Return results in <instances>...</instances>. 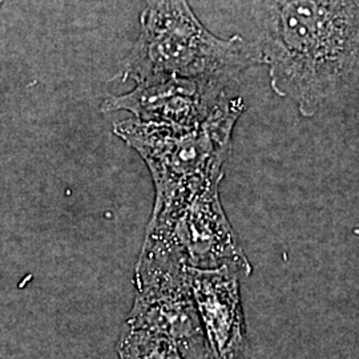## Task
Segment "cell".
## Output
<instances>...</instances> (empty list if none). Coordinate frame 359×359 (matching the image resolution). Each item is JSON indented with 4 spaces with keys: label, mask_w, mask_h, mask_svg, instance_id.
Wrapping results in <instances>:
<instances>
[{
    "label": "cell",
    "mask_w": 359,
    "mask_h": 359,
    "mask_svg": "<svg viewBox=\"0 0 359 359\" xmlns=\"http://www.w3.org/2000/svg\"><path fill=\"white\" fill-rule=\"evenodd\" d=\"M270 86L304 117L359 76V0H262Z\"/></svg>",
    "instance_id": "6da1fadb"
},
{
    "label": "cell",
    "mask_w": 359,
    "mask_h": 359,
    "mask_svg": "<svg viewBox=\"0 0 359 359\" xmlns=\"http://www.w3.org/2000/svg\"><path fill=\"white\" fill-rule=\"evenodd\" d=\"M262 63L258 43L206 29L188 0H147L140 34L116 77L136 84L154 77H216L231 81Z\"/></svg>",
    "instance_id": "7a4b0ae2"
},
{
    "label": "cell",
    "mask_w": 359,
    "mask_h": 359,
    "mask_svg": "<svg viewBox=\"0 0 359 359\" xmlns=\"http://www.w3.org/2000/svg\"><path fill=\"white\" fill-rule=\"evenodd\" d=\"M244 109L241 97H228L194 128L144 123L133 117L116 121L114 133L142 156L154 179V203H161L224 177L231 132Z\"/></svg>",
    "instance_id": "3957f363"
},
{
    "label": "cell",
    "mask_w": 359,
    "mask_h": 359,
    "mask_svg": "<svg viewBox=\"0 0 359 359\" xmlns=\"http://www.w3.org/2000/svg\"><path fill=\"white\" fill-rule=\"evenodd\" d=\"M221 180L154 204L139 261L197 269L231 266L249 276L252 266L219 203Z\"/></svg>",
    "instance_id": "277c9868"
},
{
    "label": "cell",
    "mask_w": 359,
    "mask_h": 359,
    "mask_svg": "<svg viewBox=\"0 0 359 359\" xmlns=\"http://www.w3.org/2000/svg\"><path fill=\"white\" fill-rule=\"evenodd\" d=\"M136 297L127 325L164 334L185 359L210 355L185 266L137 262Z\"/></svg>",
    "instance_id": "5b68a950"
},
{
    "label": "cell",
    "mask_w": 359,
    "mask_h": 359,
    "mask_svg": "<svg viewBox=\"0 0 359 359\" xmlns=\"http://www.w3.org/2000/svg\"><path fill=\"white\" fill-rule=\"evenodd\" d=\"M228 83L216 77H154L128 93L107 97L102 111H127L144 123L194 128L228 99Z\"/></svg>",
    "instance_id": "8992f818"
},
{
    "label": "cell",
    "mask_w": 359,
    "mask_h": 359,
    "mask_svg": "<svg viewBox=\"0 0 359 359\" xmlns=\"http://www.w3.org/2000/svg\"><path fill=\"white\" fill-rule=\"evenodd\" d=\"M187 281L200 314L206 342L215 359H238L246 347L240 273L231 266H185Z\"/></svg>",
    "instance_id": "52a82bcc"
},
{
    "label": "cell",
    "mask_w": 359,
    "mask_h": 359,
    "mask_svg": "<svg viewBox=\"0 0 359 359\" xmlns=\"http://www.w3.org/2000/svg\"><path fill=\"white\" fill-rule=\"evenodd\" d=\"M117 355L118 359H185L167 335L127 323L117 344Z\"/></svg>",
    "instance_id": "ba28073f"
},
{
    "label": "cell",
    "mask_w": 359,
    "mask_h": 359,
    "mask_svg": "<svg viewBox=\"0 0 359 359\" xmlns=\"http://www.w3.org/2000/svg\"><path fill=\"white\" fill-rule=\"evenodd\" d=\"M4 3V0H0V7H1V4Z\"/></svg>",
    "instance_id": "9c48e42d"
}]
</instances>
